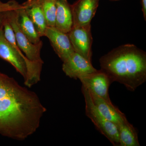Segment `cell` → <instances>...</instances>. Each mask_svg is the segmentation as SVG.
I'll return each mask as SVG.
<instances>
[{"instance_id":"6da1fadb","label":"cell","mask_w":146,"mask_h":146,"mask_svg":"<svg viewBox=\"0 0 146 146\" xmlns=\"http://www.w3.org/2000/svg\"><path fill=\"white\" fill-rule=\"evenodd\" d=\"M46 110L36 93L0 72V134L25 140L36 132Z\"/></svg>"},{"instance_id":"7a4b0ae2","label":"cell","mask_w":146,"mask_h":146,"mask_svg":"<svg viewBox=\"0 0 146 146\" xmlns=\"http://www.w3.org/2000/svg\"><path fill=\"white\" fill-rule=\"evenodd\" d=\"M101 70L112 82H117L134 91L146 81V53L133 44H126L100 58Z\"/></svg>"},{"instance_id":"3957f363","label":"cell","mask_w":146,"mask_h":146,"mask_svg":"<svg viewBox=\"0 0 146 146\" xmlns=\"http://www.w3.org/2000/svg\"><path fill=\"white\" fill-rule=\"evenodd\" d=\"M82 92L85 103V113L102 135L114 146H119V130L117 125L102 116L94 105L89 91L82 85Z\"/></svg>"},{"instance_id":"277c9868","label":"cell","mask_w":146,"mask_h":146,"mask_svg":"<svg viewBox=\"0 0 146 146\" xmlns=\"http://www.w3.org/2000/svg\"><path fill=\"white\" fill-rule=\"evenodd\" d=\"M16 10L9 11L8 20L14 31L17 45L25 54L27 58L34 65L38 71L41 72L44 64V61L41 57L43 42L41 41L37 44H33L22 32L16 21Z\"/></svg>"},{"instance_id":"5b68a950","label":"cell","mask_w":146,"mask_h":146,"mask_svg":"<svg viewBox=\"0 0 146 146\" xmlns=\"http://www.w3.org/2000/svg\"><path fill=\"white\" fill-rule=\"evenodd\" d=\"M79 79L89 92L96 94L109 104H113L109 95V88L112 82L104 72L97 70L94 72L82 76Z\"/></svg>"},{"instance_id":"8992f818","label":"cell","mask_w":146,"mask_h":146,"mask_svg":"<svg viewBox=\"0 0 146 146\" xmlns=\"http://www.w3.org/2000/svg\"><path fill=\"white\" fill-rule=\"evenodd\" d=\"M68 34L74 51L91 61L93 38L91 24L73 27Z\"/></svg>"},{"instance_id":"52a82bcc","label":"cell","mask_w":146,"mask_h":146,"mask_svg":"<svg viewBox=\"0 0 146 146\" xmlns=\"http://www.w3.org/2000/svg\"><path fill=\"white\" fill-rule=\"evenodd\" d=\"M44 36L49 39L55 52L63 62L75 52L68 33L55 27H47Z\"/></svg>"},{"instance_id":"ba28073f","label":"cell","mask_w":146,"mask_h":146,"mask_svg":"<svg viewBox=\"0 0 146 146\" xmlns=\"http://www.w3.org/2000/svg\"><path fill=\"white\" fill-rule=\"evenodd\" d=\"M63 62V72L71 78L79 79L82 76L97 71L93 67L91 61L75 52Z\"/></svg>"},{"instance_id":"9c48e42d","label":"cell","mask_w":146,"mask_h":146,"mask_svg":"<svg viewBox=\"0 0 146 146\" xmlns=\"http://www.w3.org/2000/svg\"><path fill=\"white\" fill-rule=\"evenodd\" d=\"M100 0H78L71 6L73 27L91 24L96 12Z\"/></svg>"},{"instance_id":"30bf717a","label":"cell","mask_w":146,"mask_h":146,"mask_svg":"<svg viewBox=\"0 0 146 146\" xmlns=\"http://www.w3.org/2000/svg\"><path fill=\"white\" fill-rule=\"evenodd\" d=\"M89 93L93 103L100 113L118 127L127 119L125 115L114 105L109 104L94 93Z\"/></svg>"},{"instance_id":"8fae6325","label":"cell","mask_w":146,"mask_h":146,"mask_svg":"<svg viewBox=\"0 0 146 146\" xmlns=\"http://www.w3.org/2000/svg\"><path fill=\"white\" fill-rule=\"evenodd\" d=\"M56 6L54 27L64 33H69L73 27L71 6L67 0H56Z\"/></svg>"},{"instance_id":"7c38bea8","label":"cell","mask_w":146,"mask_h":146,"mask_svg":"<svg viewBox=\"0 0 146 146\" xmlns=\"http://www.w3.org/2000/svg\"><path fill=\"white\" fill-rule=\"evenodd\" d=\"M23 5L34 24L39 36L41 37L44 36L45 31L48 26L39 1L30 0Z\"/></svg>"},{"instance_id":"4fadbf2b","label":"cell","mask_w":146,"mask_h":146,"mask_svg":"<svg viewBox=\"0 0 146 146\" xmlns=\"http://www.w3.org/2000/svg\"><path fill=\"white\" fill-rule=\"evenodd\" d=\"M16 21L22 32L33 44L41 42L40 36L34 24L27 14L23 6L21 5L16 10Z\"/></svg>"},{"instance_id":"5bb4252c","label":"cell","mask_w":146,"mask_h":146,"mask_svg":"<svg viewBox=\"0 0 146 146\" xmlns=\"http://www.w3.org/2000/svg\"><path fill=\"white\" fill-rule=\"evenodd\" d=\"M119 146H140L138 132L132 125L126 119L118 127Z\"/></svg>"},{"instance_id":"9a60e30c","label":"cell","mask_w":146,"mask_h":146,"mask_svg":"<svg viewBox=\"0 0 146 146\" xmlns=\"http://www.w3.org/2000/svg\"><path fill=\"white\" fill-rule=\"evenodd\" d=\"M40 3L47 26L55 27L56 14V1L38 0Z\"/></svg>"},{"instance_id":"2e32d148","label":"cell","mask_w":146,"mask_h":146,"mask_svg":"<svg viewBox=\"0 0 146 146\" xmlns=\"http://www.w3.org/2000/svg\"><path fill=\"white\" fill-rule=\"evenodd\" d=\"M21 6L16 2L13 1H10L7 3H3L0 1V13L16 10Z\"/></svg>"},{"instance_id":"e0dca14e","label":"cell","mask_w":146,"mask_h":146,"mask_svg":"<svg viewBox=\"0 0 146 146\" xmlns=\"http://www.w3.org/2000/svg\"><path fill=\"white\" fill-rule=\"evenodd\" d=\"M9 11H5L0 13V30L3 27V24L8 17Z\"/></svg>"},{"instance_id":"ac0fdd59","label":"cell","mask_w":146,"mask_h":146,"mask_svg":"<svg viewBox=\"0 0 146 146\" xmlns=\"http://www.w3.org/2000/svg\"><path fill=\"white\" fill-rule=\"evenodd\" d=\"M142 11L143 13L144 19L146 20V0H141Z\"/></svg>"},{"instance_id":"d6986e66","label":"cell","mask_w":146,"mask_h":146,"mask_svg":"<svg viewBox=\"0 0 146 146\" xmlns=\"http://www.w3.org/2000/svg\"><path fill=\"white\" fill-rule=\"evenodd\" d=\"M112 1H119V0H112Z\"/></svg>"},{"instance_id":"ffe728a7","label":"cell","mask_w":146,"mask_h":146,"mask_svg":"<svg viewBox=\"0 0 146 146\" xmlns=\"http://www.w3.org/2000/svg\"><path fill=\"white\" fill-rule=\"evenodd\" d=\"M55 1H56V0H55Z\"/></svg>"}]
</instances>
